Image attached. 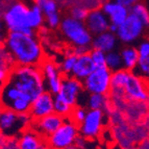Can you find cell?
<instances>
[{
    "label": "cell",
    "instance_id": "33",
    "mask_svg": "<svg viewBox=\"0 0 149 149\" xmlns=\"http://www.w3.org/2000/svg\"><path fill=\"white\" fill-rule=\"evenodd\" d=\"M140 58H148L149 57V40H143L137 46Z\"/></svg>",
    "mask_w": 149,
    "mask_h": 149
},
{
    "label": "cell",
    "instance_id": "39",
    "mask_svg": "<svg viewBox=\"0 0 149 149\" xmlns=\"http://www.w3.org/2000/svg\"><path fill=\"white\" fill-rule=\"evenodd\" d=\"M65 149H78V148L75 146V144H72V145H70V146H68L67 148H65Z\"/></svg>",
    "mask_w": 149,
    "mask_h": 149
},
{
    "label": "cell",
    "instance_id": "29",
    "mask_svg": "<svg viewBox=\"0 0 149 149\" xmlns=\"http://www.w3.org/2000/svg\"><path fill=\"white\" fill-rule=\"evenodd\" d=\"M0 66L8 68L10 71H13V69L17 66L13 55L3 46H1V50H0Z\"/></svg>",
    "mask_w": 149,
    "mask_h": 149
},
{
    "label": "cell",
    "instance_id": "6",
    "mask_svg": "<svg viewBox=\"0 0 149 149\" xmlns=\"http://www.w3.org/2000/svg\"><path fill=\"white\" fill-rule=\"evenodd\" d=\"M113 72L107 67L96 68L82 81L84 90L88 94L107 95L111 92Z\"/></svg>",
    "mask_w": 149,
    "mask_h": 149
},
{
    "label": "cell",
    "instance_id": "35",
    "mask_svg": "<svg viewBox=\"0 0 149 149\" xmlns=\"http://www.w3.org/2000/svg\"><path fill=\"white\" fill-rule=\"evenodd\" d=\"M86 143H87V139H86L85 137H82L81 134H79V136L76 138V140H75V142H74L75 146H76L78 149H84V148H85Z\"/></svg>",
    "mask_w": 149,
    "mask_h": 149
},
{
    "label": "cell",
    "instance_id": "10",
    "mask_svg": "<svg viewBox=\"0 0 149 149\" xmlns=\"http://www.w3.org/2000/svg\"><path fill=\"white\" fill-rule=\"evenodd\" d=\"M84 92L85 90H84L82 81L76 79L71 75H67V76H64L60 92L58 94L54 95V98L67 103L70 107H75L76 105H78L77 104L78 100L80 99Z\"/></svg>",
    "mask_w": 149,
    "mask_h": 149
},
{
    "label": "cell",
    "instance_id": "5",
    "mask_svg": "<svg viewBox=\"0 0 149 149\" xmlns=\"http://www.w3.org/2000/svg\"><path fill=\"white\" fill-rule=\"evenodd\" d=\"M32 119L29 113L17 114L10 109H1L0 114V129L1 134L5 137H17L25 129L31 126Z\"/></svg>",
    "mask_w": 149,
    "mask_h": 149
},
{
    "label": "cell",
    "instance_id": "4",
    "mask_svg": "<svg viewBox=\"0 0 149 149\" xmlns=\"http://www.w3.org/2000/svg\"><path fill=\"white\" fill-rule=\"evenodd\" d=\"M60 30L63 37L73 48H89L92 49L94 36L88 29L85 22L77 21L70 16L63 18Z\"/></svg>",
    "mask_w": 149,
    "mask_h": 149
},
{
    "label": "cell",
    "instance_id": "7",
    "mask_svg": "<svg viewBox=\"0 0 149 149\" xmlns=\"http://www.w3.org/2000/svg\"><path fill=\"white\" fill-rule=\"evenodd\" d=\"M147 31L148 30L145 27V25L137 17L130 14L125 22L118 26L116 36L122 44L132 46V44L137 43V41H139Z\"/></svg>",
    "mask_w": 149,
    "mask_h": 149
},
{
    "label": "cell",
    "instance_id": "30",
    "mask_svg": "<svg viewBox=\"0 0 149 149\" xmlns=\"http://www.w3.org/2000/svg\"><path fill=\"white\" fill-rule=\"evenodd\" d=\"M90 55L92 57V61L96 68L107 67V53L97 49H91Z\"/></svg>",
    "mask_w": 149,
    "mask_h": 149
},
{
    "label": "cell",
    "instance_id": "11",
    "mask_svg": "<svg viewBox=\"0 0 149 149\" xmlns=\"http://www.w3.org/2000/svg\"><path fill=\"white\" fill-rule=\"evenodd\" d=\"M40 69L44 76L46 91L53 95L58 94L65 76L60 68V65L51 58L46 57L44 62L40 65Z\"/></svg>",
    "mask_w": 149,
    "mask_h": 149
},
{
    "label": "cell",
    "instance_id": "2",
    "mask_svg": "<svg viewBox=\"0 0 149 149\" xmlns=\"http://www.w3.org/2000/svg\"><path fill=\"white\" fill-rule=\"evenodd\" d=\"M8 81L12 82L31 101L46 91L44 76L40 67L36 66H16Z\"/></svg>",
    "mask_w": 149,
    "mask_h": 149
},
{
    "label": "cell",
    "instance_id": "27",
    "mask_svg": "<svg viewBox=\"0 0 149 149\" xmlns=\"http://www.w3.org/2000/svg\"><path fill=\"white\" fill-rule=\"evenodd\" d=\"M89 13H90V10L88 8H86L85 5L75 4L70 8L69 15L68 16L72 17L73 19H75V20H77V21L85 22V21L87 20Z\"/></svg>",
    "mask_w": 149,
    "mask_h": 149
},
{
    "label": "cell",
    "instance_id": "32",
    "mask_svg": "<svg viewBox=\"0 0 149 149\" xmlns=\"http://www.w3.org/2000/svg\"><path fill=\"white\" fill-rule=\"evenodd\" d=\"M134 72L143 77L149 85V57L140 60L139 66H138L137 70Z\"/></svg>",
    "mask_w": 149,
    "mask_h": 149
},
{
    "label": "cell",
    "instance_id": "16",
    "mask_svg": "<svg viewBox=\"0 0 149 149\" xmlns=\"http://www.w3.org/2000/svg\"><path fill=\"white\" fill-rule=\"evenodd\" d=\"M103 13L107 16L111 21V24L120 26L125 22L128 16L130 15V10L124 5L116 2L114 0H105L100 6Z\"/></svg>",
    "mask_w": 149,
    "mask_h": 149
},
{
    "label": "cell",
    "instance_id": "38",
    "mask_svg": "<svg viewBox=\"0 0 149 149\" xmlns=\"http://www.w3.org/2000/svg\"><path fill=\"white\" fill-rule=\"evenodd\" d=\"M145 123H146V126H147V128H148V132H149V115L147 116L146 120H145Z\"/></svg>",
    "mask_w": 149,
    "mask_h": 149
},
{
    "label": "cell",
    "instance_id": "24",
    "mask_svg": "<svg viewBox=\"0 0 149 149\" xmlns=\"http://www.w3.org/2000/svg\"><path fill=\"white\" fill-rule=\"evenodd\" d=\"M130 14L137 17L149 31V8L146 2H139L130 8Z\"/></svg>",
    "mask_w": 149,
    "mask_h": 149
},
{
    "label": "cell",
    "instance_id": "15",
    "mask_svg": "<svg viewBox=\"0 0 149 149\" xmlns=\"http://www.w3.org/2000/svg\"><path fill=\"white\" fill-rule=\"evenodd\" d=\"M85 23L93 36L109 31V26H111V21L100 8L90 10Z\"/></svg>",
    "mask_w": 149,
    "mask_h": 149
},
{
    "label": "cell",
    "instance_id": "9",
    "mask_svg": "<svg viewBox=\"0 0 149 149\" xmlns=\"http://www.w3.org/2000/svg\"><path fill=\"white\" fill-rule=\"evenodd\" d=\"M107 115L101 109H89L85 121L79 127V134L87 140L99 137L107 128Z\"/></svg>",
    "mask_w": 149,
    "mask_h": 149
},
{
    "label": "cell",
    "instance_id": "19",
    "mask_svg": "<svg viewBox=\"0 0 149 149\" xmlns=\"http://www.w3.org/2000/svg\"><path fill=\"white\" fill-rule=\"evenodd\" d=\"M95 69H96V66L93 63L90 52L86 53V54L78 56L74 69L71 73V76L75 77L76 79L80 80V81H84Z\"/></svg>",
    "mask_w": 149,
    "mask_h": 149
},
{
    "label": "cell",
    "instance_id": "22",
    "mask_svg": "<svg viewBox=\"0 0 149 149\" xmlns=\"http://www.w3.org/2000/svg\"><path fill=\"white\" fill-rule=\"evenodd\" d=\"M44 23L45 15L42 8L36 4L30 5L29 10H28V25H29V27L36 31V30L41 29Z\"/></svg>",
    "mask_w": 149,
    "mask_h": 149
},
{
    "label": "cell",
    "instance_id": "37",
    "mask_svg": "<svg viewBox=\"0 0 149 149\" xmlns=\"http://www.w3.org/2000/svg\"><path fill=\"white\" fill-rule=\"evenodd\" d=\"M109 31L111 32H114V33H116L118 30V26L117 25H114V24H111V26H109Z\"/></svg>",
    "mask_w": 149,
    "mask_h": 149
},
{
    "label": "cell",
    "instance_id": "41",
    "mask_svg": "<svg viewBox=\"0 0 149 149\" xmlns=\"http://www.w3.org/2000/svg\"><path fill=\"white\" fill-rule=\"evenodd\" d=\"M132 149H139V148H138V147H134V148H132Z\"/></svg>",
    "mask_w": 149,
    "mask_h": 149
},
{
    "label": "cell",
    "instance_id": "1",
    "mask_svg": "<svg viewBox=\"0 0 149 149\" xmlns=\"http://www.w3.org/2000/svg\"><path fill=\"white\" fill-rule=\"evenodd\" d=\"M2 46L13 55L17 66L40 67L46 58L42 43L36 35L8 32Z\"/></svg>",
    "mask_w": 149,
    "mask_h": 149
},
{
    "label": "cell",
    "instance_id": "40",
    "mask_svg": "<svg viewBox=\"0 0 149 149\" xmlns=\"http://www.w3.org/2000/svg\"><path fill=\"white\" fill-rule=\"evenodd\" d=\"M146 4H147V6H148V8H149V0H146Z\"/></svg>",
    "mask_w": 149,
    "mask_h": 149
},
{
    "label": "cell",
    "instance_id": "14",
    "mask_svg": "<svg viewBox=\"0 0 149 149\" xmlns=\"http://www.w3.org/2000/svg\"><path fill=\"white\" fill-rule=\"evenodd\" d=\"M65 120H66V118L56 114V113H53L49 116L42 118V119L33 120L30 127L32 129H35L37 132H39L41 136L48 139L50 136H52L57 129L62 126Z\"/></svg>",
    "mask_w": 149,
    "mask_h": 149
},
{
    "label": "cell",
    "instance_id": "21",
    "mask_svg": "<svg viewBox=\"0 0 149 149\" xmlns=\"http://www.w3.org/2000/svg\"><path fill=\"white\" fill-rule=\"evenodd\" d=\"M122 56V62H123V69L134 72L137 70L140 63V55L138 52L137 47L134 46H125L120 50Z\"/></svg>",
    "mask_w": 149,
    "mask_h": 149
},
{
    "label": "cell",
    "instance_id": "28",
    "mask_svg": "<svg viewBox=\"0 0 149 149\" xmlns=\"http://www.w3.org/2000/svg\"><path fill=\"white\" fill-rule=\"evenodd\" d=\"M88 112H89V111H87L84 107L76 105V107L73 109L72 113H71V115H70L69 119L80 127V125L82 124V122L85 121L86 117H87Z\"/></svg>",
    "mask_w": 149,
    "mask_h": 149
},
{
    "label": "cell",
    "instance_id": "26",
    "mask_svg": "<svg viewBox=\"0 0 149 149\" xmlns=\"http://www.w3.org/2000/svg\"><path fill=\"white\" fill-rule=\"evenodd\" d=\"M107 67L112 72H116V71L123 69V62H122L120 51L114 50V51L107 53Z\"/></svg>",
    "mask_w": 149,
    "mask_h": 149
},
{
    "label": "cell",
    "instance_id": "18",
    "mask_svg": "<svg viewBox=\"0 0 149 149\" xmlns=\"http://www.w3.org/2000/svg\"><path fill=\"white\" fill-rule=\"evenodd\" d=\"M118 42L119 40H118L116 33L111 32L109 30V31L102 32L100 35L94 36L92 42V49L101 50L103 52L109 53L111 51L116 50Z\"/></svg>",
    "mask_w": 149,
    "mask_h": 149
},
{
    "label": "cell",
    "instance_id": "34",
    "mask_svg": "<svg viewBox=\"0 0 149 149\" xmlns=\"http://www.w3.org/2000/svg\"><path fill=\"white\" fill-rule=\"evenodd\" d=\"M116 2L120 3V4L124 5L126 8H128L130 10V8H132L134 4H137L139 2H142V0H114Z\"/></svg>",
    "mask_w": 149,
    "mask_h": 149
},
{
    "label": "cell",
    "instance_id": "20",
    "mask_svg": "<svg viewBox=\"0 0 149 149\" xmlns=\"http://www.w3.org/2000/svg\"><path fill=\"white\" fill-rule=\"evenodd\" d=\"M23 97L27 96H25L12 82L6 81L4 85L1 86V103H2V107L4 109H10L17 100L21 99Z\"/></svg>",
    "mask_w": 149,
    "mask_h": 149
},
{
    "label": "cell",
    "instance_id": "42",
    "mask_svg": "<svg viewBox=\"0 0 149 149\" xmlns=\"http://www.w3.org/2000/svg\"><path fill=\"white\" fill-rule=\"evenodd\" d=\"M148 40H149V38H148Z\"/></svg>",
    "mask_w": 149,
    "mask_h": 149
},
{
    "label": "cell",
    "instance_id": "31",
    "mask_svg": "<svg viewBox=\"0 0 149 149\" xmlns=\"http://www.w3.org/2000/svg\"><path fill=\"white\" fill-rule=\"evenodd\" d=\"M1 149H21L19 138L5 137L1 134Z\"/></svg>",
    "mask_w": 149,
    "mask_h": 149
},
{
    "label": "cell",
    "instance_id": "23",
    "mask_svg": "<svg viewBox=\"0 0 149 149\" xmlns=\"http://www.w3.org/2000/svg\"><path fill=\"white\" fill-rule=\"evenodd\" d=\"M88 94V93H87ZM109 97L107 95L100 94H88L87 107L89 109H101L105 111L109 104Z\"/></svg>",
    "mask_w": 149,
    "mask_h": 149
},
{
    "label": "cell",
    "instance_id": "17",
    "mask_svg": "<svg viewBox=\"0 0 149 149\" xmlns=\"http://www.w3.org/2000/svg\"><path fill=\"white\" fill-rule=\"evenodd\" d=\"M21 149H50L48 140L31 127L25 129L19 137Z\"/></svg>",
    "mask_w": 149,
    "mask_h": 149
},
{
    "label": "cell",
    "instance_id": "3",
    "mask_svg": "<svg viewBox=\"0 0 149 149\" xmlns=\"http://www.w3.org/2000/svg\"><path fill=\"white\" fill-rule=\"evenodd\" d=\"M29 6L20 0H13L2 6V20L8 32H23L36 35V31L28 25Z\"/></svg>",
    "mask_w": 149,
    "mask_h": 149
},
{
    "label": "cell",
    "instance_id": "12",
    "mask_svg": "<svg viewBox=\"0 0 149 149\" xmlns=\"http://www.w3.org/2000/svg\"><path fill=\"white\" fill-rule=\"evenodd\" d=\"M113 139L122 149H132L138 145L134 126L129 122L124 121L121 124L109 126Z\"/></svg>",
    "mask_w": 149,
    "mask_h": 149
},
{
    "label": "cell",
    "instance_id": "36",
    "mask_svg": "<svg viewBox=\"0 0 149 149\" xmlns=\"http://www.w3.org/2000/svg\"><path fill=\"white\" fill-rule=\"evenodd\" d=\"M139 149H149V138H147L146 140L142 141L139 145H138Z\"/></svg>",
    "mask_w": 149,
    "mask_h": 149
},
{
    "label": "cell",
    "instance_id": "8",
    "mask_svg": "<svg viewBox=\"0 0 149 149\" xmlns=\"http://www.w3.org/2000/svg\"><path fill=\"white\" fill-rule=\"evenodd\" d=\"M79 126L72 122L69 118L65 120L63 125L56 132L48 138L50 149H65L74 144L76 138L79 136Z\"/></svg>",
    "mask_w": 149,
    "mask_h": 149
},
{
    "label": "cell",
    "instance_id": "25",
    "mask_svg": "<svg viewBox=\"0 0 149 149\" xmlns=\"http://www.w3.org/2000/svg\"><path fill=\"white\" fill-rule=\"evenodd\" d=\"M77 58H78V55H76L73 52V49L69 50V51L65 54V56L63 57L62 62L58 64L63 74H64L65 76L71 75V73H72L73 69H74V67H75V64H76V62H77Z\"/></svg>",
    "mask_w": 149,
    "mask_h": 149
},
{
    "label": "cell",
    "instance_id": "13",
    "mask_svg": "<svg viewBox=\"0 0 149 149\" xmlns=\"http://www.w3.org/2000/svg\"><path fill=\"white\" fill-rule=\"evenodd\" d=\"M54 113V95L48 91L36 98L31 103L29 115L33 120H39Z\"/></svg>",
    "mask_w": 149,
    "mask_h": 149
}]
</instances>
